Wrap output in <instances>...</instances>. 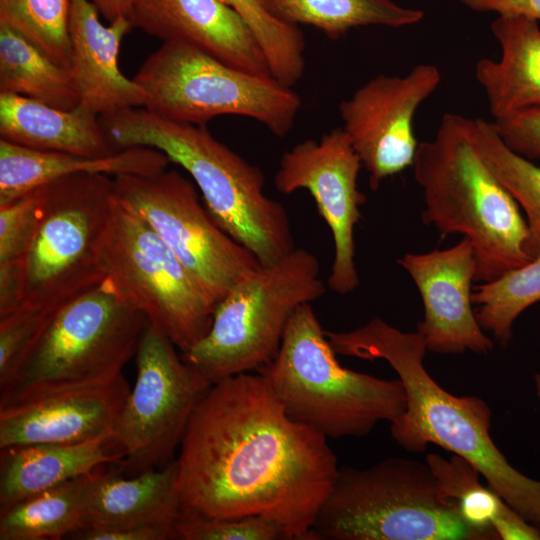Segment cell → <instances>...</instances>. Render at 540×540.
Masks as SVG:
<instances>
[{
	"instance_id": "obj_12",
	"label": "cell",
	"mask_w": 540,
	"mask_h": 540,
	"mask_svg": "<svg viewBox=\"0 0 540 540\" xmlns=\"http://www.w3.org/2000/svg\"><path fill=\"white\" fill-rule=\"evenodd\" d=\"M115 194L163 240L217 304L261 263L214 220L197 186L176 170L113 177Z\"/></svg>"
},
{
	"instance_id": "obj_5",
	"label": "cell",
	"mask_w": 540,
	"mask_h": 540,
	"mask_svg": "<svg viewBox=\"0 0 540 540\" xmlns=\"http://www.w3.org/2000/svg\"><path fill=\"white\" fill-rule=\"evenodd\" d=\"M311 303L291 316L275 357L257 370L287 415L326 438L362 437L406 408L397 379L341 366Z\"/></svg>"
},
{
	"instance_id": "obj_8",
	"label": "cell",
	"mask_w": 540,
	"mask_h": 540,
	"mask_svg": "<svg viewBox=\"0 0 540 540\" xmlns=\"http://www.w3.org/2000/svg\"><path fill=\"white\" fill-rule=\"evenodd\" d=\"M311 532L315 540H477L440 498L426 461L403 457L339 468Z\"/></svg>"
},
{
	"instance_id": "obj_33",
	"label": "cell",
	"mask_w": 540,
	"mask_h": 540,
	"mask_svg": "<svg viewBox=\"0 0 540 540\" xmlns=\"http://www.w3.org/2000/svg\"><path fill=\"white\" fill-rule=\"evenodd\" d=\"M46 185L0 204V265L23 263L39 224Z\"/></svg>"
},
{
	"instance_id": "obj_15",
	"label": "cell",
	"mask_w": 540,
	"mask_h": 540,
	"mask_svg": "<svg viewBox=\"0 0 540 540\" xmlns=\"http://www.w3.org/2000/svg\"><path fill=\"white\" fill-rule=\"evenodd\" d=\"M441 79L436 66L419 64L405 75H377L340 103L342 129L369 174L371 190L412 166L419 145L415 114Z\"/></svg>"
},
{
	"instance_id": "obj_9",
	"label": "cell",
	"mask_w": 540,
	"mask_h": 540,
	"mask_svg": "<svg viewBox=\"0 0 540 540\" xmlns=\"http://www.w3.org/2000/svg\"><path fill=\"white\" fill-rule=\"evenodd\" d=\"M133 80L145 93V109L196 125L237 115L254 119L273 135L284 137L302 106L300 96L274 77L248 73L179 42H163Z\"/></svg>"
},
{
	"instance_id": "obj_1",
	"label": "cell",
	"mask_w": 540,
	"mask_h": 540,
	"mask_svg": "<svg viewBox=\"0 0 540 540\" xmlns=\"http://www.w3.org/2000/svg\"><path fill=\"white\" fill-rule=\"evenodd\" d=\"M176 461L182 512L264 516L288 540H315L312 527L339 470L327 438L291 419L258 372L209 388Z\"/></svg>"
},
{
	"instance_id": "obj_16",
	"label": "cell",
	"mask_w": 540,
	"mask_h": 540,
	"mask_svg": "<svg viewBox=\"0 0 540 540\" xmlns=\"http://www.w3.org/2000/svg\"><path fill=\"white\" fill-rule=\"evenodd\" d=\"M399 265L415 283L423 304L417 332L427 351L455 355L488 354L493 340L479 325L472 305L475 251L469 239L426 253H406Z\"/></svg>"
},
{
	"instance_id": "obj_35",
	"label": "cell",
	"mask_w": 540,
	"mask_h": 540,
	"mask_svg": "<svg viewBox=\"0 0 540 540\" xmlns=\"http://www.w3.org/2000/svg\"><path fill=\"white\" fill-rule=\"evenodd\" d=\"M59 308L23 305L0 316V386L11 378Z\"/></svg>"
},
{
	"instance_id": "obj_36",
	"label": "cell",
	"mask_w": 540,
	"mask_h": 540,
	"mask_svg": "<svg viewBox=\"0 0 540 540\" xmlns=\"http://www.w3.org/2000/svg\"><path fill=\"white\" fill-rule=\"evenodd\" d=\"M505 145L527 158H540V107L524 109L493 121Z\"/></svg>"
},
{
	"instance_id": "obj_34",
	"label": "cell",
	"mask_w": 540,
	"mask_h": 540,
	"mask_svg": "<svg viewBox=\"0 0 540 540\" xmlns=\"http://www.w3.org/2000/svg\"><path fill=\"white\" fill-rule=\"evenodd\" d=\"M175 527L181 540H288L283 528L264 516L208 518L182 512Z\"/></svg>"
},
{
	"instance_id": "obj_27",
	"label": "cell",
	"mask_w": 540,
	"mask_h": 540,
	"mask_svg": "<svg viewBox=\"0 0 540 540\" xmlns=\"http://www.w3.org/2000/svg\"><path fill=\"white\" fill-rule=\"evenodd\" d=\"M277 19L292 25H311L329 39L371 25L401 28L416 24L424 12L392 0H261Z\"/></svg>"
},
{
	"instance_id": "obj_4",
	"label": "cell",
	"mask_w": 540,
	"mask_h": 540,
	"mask_svg": "<svg viewBox=\"0 0 540 540\" xmlns=\"http://www.w3.org/2000/svg\"><path fill=\"white\" fill-rule=\"evenodd\" d=\"M412 167L423 191L424 222L470 240L475 281L495 280L531 260L526 220L479 153L475 119L443 115L434 138L419 142Z\"/></svg>"
},
{
	"instance_id": "obj_13",
	"label": "cell",
	"mask_w": 540,
	"mask_h": 540,
	"mask_svg": "<svg viewBox=\"0 0 540 540\" xmlns=\"http://www.w3.org/2000/svg\"><path fill=\"white\" fill-rule=\"evenodd\" d=\"M177 350L149 323L135 355L136 381L113 434L124 454L121 469L131 476L174 460L195 408L212 386Z\"/></svg>"
},
{
	"instance_id": "obj_20",
	"label": "cell",
	"mask_w": 540,
	"mask_h": 540,
	"mask_svg": "<svg viewBox=\"0 0 540 540\" xmlns=\"http://www.w3.org/2000/svg\"><path fill=\"white\" fill-rule=\"evenodd\" d=\"M101 466L85 492L87 527L163 526L176 528L182 514L176 459L130 478Z\"/></svg>"
},
{
	"instance_id": "obj_32",
	"label": "cell",
	"mask_w": 540,
	"mask_h": 540,
	"mask_svg": "<svg viewBox=\"0 0 540 540\" xmlns=\"http://www.w3.org/2000/svg\"><path fill=\"white\" fill-rule=\"evenodd\" d=\"M70 8L71 0H0V22L71 69Z\"/></svg>"
},
{
	"instance_id": "obj_23",
	"label": "cell",
	"mask_w": 540,
	"mask_h": 540,
	"mask_svg": "<svg viewBox=\"0 0 540 540\" xmlns=\"http://www.w3.org/2000/svg\"><path fill=\"white\" fill-rule=\"evenodd\" d=\"M490 28L500 46V57L478 60L475 76L494 120L540 107L538 21L524 15H501Z\"/></svg>"
},
{
	"instance_id": "obj_11",
	"label": "cell",
	"mask_w": 540,
	"mask_h": 540,
	"mask_svg": "<svg viewBox=\"0 0 540 540\" xmlns=\"http://www.w3.org/2000/svg\"><path fill=\"white\" fill-rule=\"evenodd\" d=\"M105 279L181 353L209 331L216 303L158 234L116 196L102 244Z\"/></svg>"
},
{
	"instance_id": "obj_26",
	"label": "cell",
	"mask_w": 540,
	"mask_h": 540,
	"mask_svg": "<svg viewBox=\"0 0 540 540\" xmlns=\"http://www.w3.org/2000/svg\"><path fill=\"white\" fill-rule=\"evenodd\" d=\"M0 93L69 110L81 97L71 69L54 62L23 35L0 22Z\"/></svg>"
},
{
	"instance_id": "obj_28",
	"label": "cell",
	"mask_w": 540,
	"mask_h": 540,
	"mask_svg": "<svg viewBox=\"0 0 540 540\" xmlns=\"http://www.w3.org/2000/svg\"><path fill=\"white\" fill-rule=\"evenodd\" d=\"M91 473L26 498L0 513V540H55L86 528L85 492Z\"/></svg>"
},
{
	"instance_id": "obj_39",
	"label": "cell",
	"mask_w": 540,
	"mask_h": 540,
	"mask_svg": "<svg viewBox=\"0 0 540 540\" xmlns=\"http://www.w3.org/2000/svg\"><path fill=\"white\" fill-rule=\"evenodd\" d=\"M99 13L108 22H112L119 17L129 19L133 0H91Z\"/></svg>"
},
{
	"instance_id": "obj_25",
	"label": "cell",
	"mask_w": 540,
	"mask_h": 540,
	"mask_svg": "<svg viewBox=\"0 0 540 540\" xmlns=\"http://www.w3.org/2000/svg\"><path fill=\"white\" fill-rule=\"evenodd\" d=\"M425 461L440 498L477 540L499 539L523 519L488 485L483 486L479 470L465 458L454 454L447 459L429 453Z\"/></svg>"
},
{
	"instance_id": "obj_17",
	"label": "cell",
	"mask_w": 540,
	"mask_h": 540,
	"mask_svg": "<svg viewBox=\"0 0 540 540\" xmlns=\"http://www.w3.org/2000/svg\"><path fill=\"white\" fill-rule=\"evenodd\" d=\"M129 392L121 374L0 406V449L111 438Z\"/></svg>"
},
{
	"instance_id": "obj_22",
	"label": "cell",
	"mask_w": 540,
	"mask_h": 540,
	"mask_svg": "<svg viewBox=\"0 0 540 540\" xmlns=\"http://www.w3.org/2000/svg\"><path fill=\"white\" fill-rule=\"evenodd\" d=\"M0 136L24 147L105 157L119 151L100 115L79 104L64 110L20 95L0 93Z\"/></svg>"
},
{
	"instance_id": "obj_3",
	"label": "cell",
	"mask_w": 540,
	"mask_h": 540,
	"mask_svg": "<svg viewBox=\"0 0 540 540\" xmlns=\"http://www.w3.org/2000/svg\"><path fill=\"white\" fill-rule=\"evenodd\" d=\"M100 119L118 149L151 147L181 166L216 223L261 265L273 264L296 248L285 207L265 194L262 170L217 140L205 125L170 120L144 107Z\"/></svg>"
},
{
	"instance_id": "obj_31",
	"label": "cell",
	"mask_w": 540,
	"mask_h": 540,
	"mask_svg": "<svg viewBox=\"0 0 540 540\" xmlns=\"http://www.w3.org/2000/svg\"><path fill=\"white\" fill-rule=\"evenodd\" d=\"M235 10L255 35L272 76L292 87L305 71V39L299 26L273 16L261 0H222Z\"/></svg>"
},
{
	"instance_id": "obj_24",
	"label": "cell",
	"mask_w": 540,
	"mask_h": 540,
	"mask_svg": "<svg viewBox=\"0 0 540 540\" xmlns=\"http://www.w3.org/2000/svg\"><path fill=\"white\" fill-rule=\"evenodd\" d=\"M123 458L113 437L73 444H32L0 449V513L26 498L103 465L119 463Z\"/></svg>"
},
{
	"instance_id": "obj_40",
	"label": "cell",
	"mask_w": 540,
	"mask_h": 540,
	"mask_svg": "<svg viewBox=\"0 0 540 540\" xmlns=\"http://www.w3.org/2000/svg\"><path fill=\"white\" fill-rule=\"evenodd\" d=\"M534 385H535L536 395L540 399V374L539 373H536L534 375Z\"/></svg>"
},
{
	"instance_id": "obj_10",
	"label": "cell",
	"mask_w": 540,
	"mask_h": 540,
	"mask_svg": "<svg viewBox=\"0 0 540 540\" xmlns=\"http://www.w3.org/2000/svg\"><path fill=\"white\" fill-rule=\"evenodd\" d=\"M116 199L105 174L46 185L42 215L23 260L22 305L56 309L105 278L102 244Z\"/></svg>"
},
{
	"instance_id": "obj_21",
	"label": "cell",
	"mask_w": 540,
	"mask_h": 540,
	"mask_svg": "<svg viewBox=\"0 0 540 540\" xmlns=\"http://www.w3.org/2000/svg\"><path fill=\"white\" fill-rule=\"evenodd\" d=\"M170 162L163 152L146 146L89 157L36 150L0 139V204L70 175H152L167 169Z\"/></svg>"
},
{
	"instance_id": "obj_37",
	"label": "cell",
	"mask_w": 540,
	"mask_h": 540,
	"mask_svg": "<svg viewBox=\"0 0 540 540\" xmlns=\"http://www.w3.org/2000/svg\"><path fill=\"white\" fill-rule=\"evenodd\" d=\"M81 540H171L176 528L163 526L86 527L72 535Z\"/></svg>"
},
{
	"instance_id": "obj_6",
	"label": "cell",
	"mask_w": 540,
	"mask_h": 540,
	"mask_svg": "<svg viewBox=\"0 0 540 540\" xmlns=\"http://www.w3.org/2000/svg\"><path fill=\"white\" fill-rule=\"evenodd\" d=\"M148 325L146 315L104 278L58 309L11 378L0 386V406L123 374Z\"/></svg>"
},
{
	"instance_id": "obj_14",
	"label": "cell",
	"mask_w": 540,
	"mask_h": 540,
	"mask_svg": "<svg viewBox=\"0 0 540 540\" xmlns=\"http://www.w3.org/2000/svg\"><path fill=\"white\" fill-rule=\"evenodd\" d=\"M362 163L342 128L307 139L286 151L274 176L283 194L307 190L318 213L328 225L334 255L327 286L339 295L359 286L355 264L354 230L366 201L358 188Z\"/></svg>"
},
{
	"instance_id": "obj_19",
	"label": "cell",
	"mask_w": 540,
	"mask_h": 540,
	"mask_svg": "<svg viewBox=\"0 0 540 540\" xmlns=\"http://www.w3.org/2000/svg\"><path fill=\"white\" fill-rule=\"evenodd\" d=\"M99 14L91 0H71V71L80 92V104L100 116L143 107L144 91L123 75L118 64L121 42L132 24L128 18L119 17L105 26Z\"/></svg>"
},
{
	"instance_id": "obj_7",
	"label": "cell",
	"mask_w": 540,
	"mask_h": 540,
	"mask_svg": "<svg viewBox=\"0 0 540 540\" xmlns=\"http://www.w3.org/2000/svg\"><path fill=\"white\" fill-rule=\"evenodd\" d=\"M318 258L304 248L257 270L220 300L207 334L183 359L211 385L258 370L277 354L295 310L327 291Z\"/></svg>"
},
{
	"instance_id": "obj_29",
	"label": "cell",
	"mask_w": 540,
	"mask_h": 540,
	"mask_svg": "<svg viewBox=\"0 0 540 540\" xmlns=\"http://www.w3.org/2000/svg\"><path fill=\"white\" fill-rule=\"evenodd\" d=\"M475 143L487 166L526 215L530 259L540 254V166L508 148L493 122L475 119Z\"/></svg>"
},
{
	"instance_id": "obj_38",
	"label": "cell",
	"mask_w": 540,
	"mask_h": 540,
	"mask_svg": "<svg viewBox=\"0 0 540 540\" xmlns=\"http://www.w3.org/2000/svg\"><path fill=\"white\" fill-rule=\"evenodd\" d=\"M476 12L501 15H524L540 21V0H457Z\"/></svg>"
},
{
	"instance_id": "obj_30",
	"label": "cell",
	"mask_w": 540,
	"mask_h": 540,
	"mask_svg": "<svg viewBox=\"0 0 540 540\" xmlns=\"http://www.w3.org/2000/svg\"><path fill=\"white\" fill-rule=\"evenodd\" d=\"M538 301L540 254L499 278L474 287L472 293L479 325L502 347L509 344L517 317Z\"/></svg>"
},
{
	"instance_id": "obj_18",
	"label": "cell",
	"mask_w": 540,
	"mask_h": 540,
	"mask_svg": "<svg viewBox=\"0 0 540 540\" xmlns=\"http://www.w3.org/2000/svg\"><path fill=\"white\" fill-rule=\"evenodd\" d=\"M133 28L196 47L248 73L273 77L255 35L222 0H133Z\"/></svg>"
},
{
	"instance_id": "obj_2",
	"label": "cell",
	"mask_w": 540,
	"mask_h": 540,
	"mask_svg": "<svg viewBox=\"0 0 540 540\" xmlns=\"http://www.w3.org/2000/svg\"><path fill=\"white\" fill-rule=\"evenodd\" d=\"M337 354L385 360L406 393V408L390 422L393 439L408 452L437 445L472 463L487 485L527 522L540 530V481L506 459L490 435L491 409L477 396L445 390L424 365L422 336L404 332L380 317L346 332L326 331Z\"/></svg>"
}]
</instances>
